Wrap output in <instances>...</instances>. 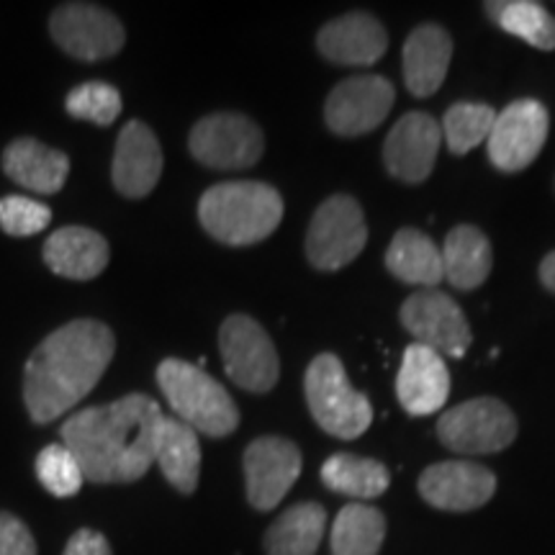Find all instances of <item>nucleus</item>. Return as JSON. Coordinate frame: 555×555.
<instances>
[{
	"instance_id": "29",
	"label": "nucleus",
	"mask_w": 555,
	"mask_h": 555,
	"mask_svg": "<svg viewBox=\"0 0 555 555\" xmlns=\"http://www.w3.org/2000/svg\"><path fill=\"white\" fill-rule=\"evenodd\" d=\"M486 11L499 29L519 37L543 52L555 50V18L545 5L532 0H496L486 3Z\"/></svg>"
},
{
	"instance_id": "14",
	"label": "nucleus",
	"mask_w": 555,
	"mask_h": 555,
	"mask_svg": "<svg viewBox=\"0 0 555 555\" xmlns=\"http://www.w3.org/2000/svg\"><path fill=\"white\" fill-rule=\"evenodd\" d=\"M393 101H397V93L386 78L358 75L332 90L324 106V121L339 137L367 134L386 121Z\"/></svg>"
},
{
	"instance_id": "3",
	"label": "nucleus",
	"mask_w": 555,
	"mask_h": 555,
	"mask_svg": "<svg viewBox=\"0 0 555 555\" xmlns=\"http://www.w3.org/2000/svg\"><path fill=\"white\" fill-rule=\"evenodd\" d=\"M201 227L214 240L232 247L262 242L283 219V198L273 185L258 180H232L208 189L198 201Z\"/></svg>"
},
{
	"instance_id": "4",
	"label": "nucleus",
	"mask_w": 555,
	"mask_h": 555,
	"mask_svg": "<svg viewBox=\"0 0 555 555\" xmlns=\"http://www.w3.org/2000/svg\"><path fill=\"white\" fill-rule=\"evenodd\" d=\"M157 386L180 422L206 437H227L240 427V409L217 378L189 360L168 358L157 365Z\"/></svg>"
},
{
	"instance_id": "19",
	"label": "nucleus",
	"mask_w": 555,
	"mask_h": 555,
	"mask_svg": "<svg viewBox=\"0 0 555 555\" xmlns=\"http://www.w3.org/2000/svg\"><path fill=\"white\" fill-rule=\"evenodd\" d=\"M317 47L335 65L367 67L386 54L388 34L376 16L356 11L322 26Z\"/></svg>"
},
{
	"instance_id": "34",
	"label": "nucleus",
	"mask_w": 555,
	"mask_h": 555,
	"mask_svg": "<svg viewBox=\"0 0 555 555\" xmlns=\"http://www.w3.org/2000/svg\"><path fill=\"white\" fill-rule=\"evenodd\" d=\"M0 555H37L29 527L9 512H0Z\"/></svg>"
},
{
	"instance_id": "12",
	"label": "nucleus",
	"mask_w": 555,
	"mask_h": 555,
	"mask_svg": "<svg viewBox=\"0 0 555 555\" xmlns=\"http://www.w3.org/2000/svg\"><path fill=\"white\" fill-rule=\"evenodd\" d=\"M547 108L540 101L519 99L496 114L489 142V159L502 172L530 168L547 139Z\"/></svg>"
},
{
	"instance_id": "18",
	"label": "nucleus",
	"mask_w": 555,
	"mask_h": 555,
	"mask_svg": "<svg viewBox=\"0 0 555 555\" xmlns=\"http://www.w3.org/2000/svg\"><path fill=\"white\" fill-rule=\"evenodd\" d=\"M163 150L147 124L129 121L116 139L114 152V185L121 196L127 198H144L157 185L163 176Z\"/></svg>"
},
{
	"instance_id": "24",
	"label": "nucleus",
	"mask_w": 555,
	"mask_h": 555,
	"mask_svg": "<svg viewBox=\"0 0 555 555\" xmlns=\"http://www.w3.org/2000/svg\"><path fill=\"white\" fill-rule=\"evenodd\" d=\"M491 266H494V255H491V245L481 229L470 224L450 229L446 247H442L446 281L453 283L457 291H474L483 286Z\"/></svg>"
},
{
	"instance_id": "1",
	"label": "nucleus",
	"mask_w": 555,
	"mask_h": 555,
	"mask_svg": "<svg viewBox=\"0 0 555 555\" xmlns=\"http://www.w3.org/2000/svg\"><path fill=\"white\" fill-rule=\"evenodd\" d=\"M163 409L129 393L106 406L80 409L62 425V442L78 457L90 483H134L155 466Z\"/></svg>"
},
{
	"instance_id": "9",
	"label": "nucleus",
	"mask_w": 555,
	"mask_h": 555,
	"mask_svg": "<svg viewBox=\"0 0 555 555\" xmlns=\"http://www.w3.org/2000/svg\"><path fill=\"white\" fill-rule=\"evenodd\" d=\"M191 155L214 170L253 168L266 152L258 124L240 114H211L191 129Z\"/></svg>"
},
{
	"instance_id": "23",
	"label": "nucleus",
	"mask_w": 555,
	"mask_h": 555,
	"mask_svg": "<svg viewBox=\"0 0 555 555\" xmlns=\"http://www.w3.org/2000/svg\"><path fill=\"white\" fill-rule=\"evenodd\" d=\"M155 466L180 494H193L201 476V442L193 427L178 416H163L157 437Z\"/></svg>"
},
{
	"instance_id": "7",
	"label": "nucleus",
	"mask_w": 555,
	"mask_h": 555,
	"mask_svg": "<svg viewBox=\"0 0 555 555\" xmlns=\"http://www.w3.org/2000/svg\"><path fill=\"white\" fill-rule=\"evenodd\" d=\"M219 350L227 376L245 391L268 393L278 384L281 360L275 345L253 317H227L219 330Z\"/></svg>"
},
{
	"instance_id": "21",
	"label": "nucleus",
	"mask_w": 555,
	"mask_h": 555,
	"mask_svg": "<svg viewBox=\"0 0 555 555\" xmlns=\"http://www.w3.org/2000/svg\"><path fill=\"white\" fill-rule=\"evenodd\" d=\"M3 170L21 189L50 196V193H57L65 185L69 157L65 152L41 144L39 139L24 137L5 147Z\"/></svg>"
},
{
	"instance_id": "33",
	"label": "nucleus",
	"mask_w": 555,
	"mask_h": 555,
	"mask_svg": "<svg viewBox=\"0 0 555 555\" xmlns=\"http://www.w3.org/2000/svg\"><path fill=\"white\" fill-rule=\"evenodd\" d=\"M52 221V208L34 198L5 196L0 198V229L11 237H31L44 232Z\"/></svg>"
},
{
	"instance_id": "22",
	"label": "nucleus",
	"mask_w": 555,
	"mask_h": 555,
	"mask_svg": "<svg viewBox=\"0 0 555 555\" xmlns=\"http://www.w3.org/2000/svg\"><path fill=\"white\" fill-rule=\"evenodd\" d=\"M44 262L62 278L90 281L108 266V242L88 227H62L47 240Z\"/></svg>"
},
{
	"instance_id": "26",
	"label": "nucleus",
	"mask_w": 555,
	"mask_h": 555,
	"mask_svg": "<svg viewBox=\"0 0 555 555\" xmlns=\"http://www.w3.org/2000/svg\"><path fill=\"white\" fill-rule=\"evenodd\" d=\"M386 268L399 281L422 288H435L437 283L446 281L442 249H437L435 242L420 229H401V232H397L386 253Z\"/></svg>"
},
{
	"instance_id": "15",
	"label": "nucleus",
	"mask_w": 555,
	"mask_h": 555,
	"mask_svg": "<svg viewBox=\"0 0 555 555\" xmlns=\"http://www.w3.org/2000/svg\"><path fill=\"white\" fill-rule=\"evenodd\" d=\"M420 494L442 512H474L496 494V476L481 463L442 461L420 476Z\"/></svg>"
},
{
	"instance_id": "6",
	"label": "nucleus",
	"mask_w": 555,
	"mask_h": 555,
	"mask_svg": "<svg viewBox=\"0 0 555 555\" xmlns=\"http://www.w3.org/2000/svg\"><path fill=\"white\" fill-rule=\"evenodd\" d=\"M437 437L453 453L491 455L515 442L517 420L504 401L491 397L470 399L440 416Z\"/></svg>"
},
{
	"instance_id": "35",
	"label": "nucleus",
	"mask_w": 555,
	"mask_h": 555,
	"mask_svg": "<svg viewBox=\"0 0 555 555\" xmlns=\"http://www.w3.org/2000/svg\"><path fill=\"white\" fill-rule=\"evenodd\" d=\"M65 555H114V553H111L106 535L82 527V530H78L73 538L67 540Z\"/></svg>"
},
{
	"instance_id": "10",
	"label": "nucleus",
	"mask_w": 555,
	"mask_h": 555,
	"mask_svg": "<svg viewBox=\"0 0 555 555\" xmlns=\"http://www.w3.org/2000/svg\"><path fill=\"white\" fill-rule=\"evenodd\" d=\"M401 324L420 345L450 358H463L470 345V327L463 309L437 288H422L401 307Z\"/></svg>"
},
{
	"instance_id": "20",
	"label": "nucleus",
	"mask_w": 555,
	"mask_h": 555,
	"mask_svg": "<svg viewBox=\"0 0 555 555\" xmlns=\"http://www.w3.org/2000/svg\"><path fill=\"white\" fill-rule=\"evenodd\" d=\"M404 82L416 99H427L446 82L453 39L442 26H416L404 41Z\"/></svg>"
},
{
	"instance_id": "36",
	"label": "nucleus",
	"mask_w": 555,
	"mask_h": 555,
	"mask_svg": "<svg viewBox=\"0 0 555 555\" xmlns=\"http://www.w3.org/2000/svg\"><path fill=\"white\" fill-rule=\"evenodd\" d=\"M540 281H543V286L547 291L555 294V249L551 255H545V260L540 262Z\"/></svg>"
},
{
	"instance_id": "13",
	"label": "nucleus",
	"mask_w": 555,
	"mask_h": 555,
	"mask_svg": "<svg viewBox=\"0 0 555 555\" xmlns=\"http://www.w3.org/2000/svg\"><path fill=\"white\" fill-rule=\"evenodd\" d=\"M304 457L286 437H258L245 450L247 499L258 512H270L286 499L301 476Z\"/></svg>"
},
{
	"instance_id": "27",
	"label": "nucleus",
	"mask_w": 555,
	"mask_h": 555,
	"mask_svg": "<svg viewBox=\"0 0 555 555\" xmlns=\"http://www.w3.org/2000/svg\"><path fill=\"white\" fill-rule=\"evenodd\" d=\"M322 481L327 489L337 494L367 502V499H378L386 494L391 474L380 461L373 457H360L352 453H335L327 457L322 466Z\"/></svg>"
},
{
	"instance_id": "30",
	"label": "nucleus",
	"mask_w": 555,
	"mask_h": 555,
	"mask_svg": "<svg viewBox=\"0 0 555 555\" xmlns=\"http://www.w3.org/2000/svg\"><path fill=\"white\" fill-rule=\"evenodd\" d=\"M494 121V108L486 106V103H453L448 108L446 119H442V139H446L453 155H466V152L489 139Z\"/></svg>"
},
{
	"instance_id": "32",
	"label": "nucleus",
	"mask_w": 555,
	"mask_h": 555,
	"mask_svg": "<svg viewBox=\"0 0 555 555\" xmlns=\"http://www.w3.org/2000/svg\"><path fill=\"white\" fill-rule=\"evenodd\" d=\"M37 478L50 494L60 499L75 496L86 483L78 457L73 455V450L65 442L47 446L37 455Z\"/></svg>"
},
{
	"instance_id": "31",
	"label": "nucleus",
	"mask_w": 555,
	"mask_h": 555,
	"mask_svg": "<svg viewBox=\"0 0 555 555\" xmlns=\"http://www.w3.org/2000/svg\"><path fill=\"white\" fill-rule=\"evenodd\" d=\"M121 106L124 101L119 90L101 80H90L73 88L65 101L69 116L95 124V127H111V124L119 119Z\"/></svg>"
},
{
	"instance_id": "16",
	"label": "nucleus",
	"mask_w": 555,
	"mask_h": 555,
	"mask_svg": "<svg viewBox=\"0 0 555 555\" xmlns=\"http://www.w3.org/2000/svg\"><path fill=\"white\" fill-rule=\"evenodd\" d=\"M442 129L425 111H412L393 124L384 144V165L404 183H422L433 176Z\"/></svg>"
},
{
	"instance_id": "2",
	"label": "nucleus",
	"mask_w": 555,
	"mask_h": 555,
	"mask_svg": "<svg viewBox=\"0 0 555 555\" xmlns=\"http://www.w3.org/2000/svg\"><path fill=\"white\" fill-rule=\"evenodd\" d=\"M116 337L95 319H73L41 343L24 367V401L37 425L60 420L99 386Z\"/></svg>"
},
{
	"instance_id": "11",
	"label": "nucleus",
	"mask_w": 555,
	"mask_h": 555,
	"mask_svg": "<svg viewBox=\"0 0 555 555\" xmlns=\"http://www.w3.org/2000/svg\"><path fill=\"white\" fill-rule=\"evenodd\" d=\"M50 31L62 50L82 62L114 57L127 41L121 21L93 3H65L54 9Z\"/></svg>"
},
{
	"instance_id": "28",
	"label": "nucleus",
	"mask_w": 555,
	"mask_h": 555,
	"mask_svg": "<svg viewBox=\"0 0 555 555\" xmlns=\"http://www.w3.org/2000/svg\"><path fill=\"white\" fill-rule=\"evenodd\" d=\"M386 540L384 512L371 504H347L332 525V555H378Z\"/></svg>"
},
{
	"instance_id": "17",
	"label": "nucleus",
	"mask_w": 555,
	"mask_h": 555,
	"mask_svg": "<svg viewBox=\"0 0 555 555\" xmlns=\"http://www.w3.org/2000/svg\"><path fill=\"white\" fill-rule=\"evenodd\" d=\"M450 373L440 352L427 345H409L397 376V397L406 414L429 416L446 406Z\"/></svg>"
},
{
	"instance_id": "8",
	"label": "nucleus",
	"mask_w": 555,
	"mask_h": 555,
	"mask_svg": "<svg viewBox=\"0 0 555 555\" xmlns=\"http://www.w3.org/2000/svg\"><path fill=\"white\" fill-rule=\"evenodd\" d=\"M367 227L352 196H332L317 208L307 232V258L317 270H339L363 253Z\"/></svg>"
},
{
	"instance_id": "5",
	"label": "nucleus",
	"mask_w": 555,
	"mask_h": 555,
	"mask_svg": "<svg viewBox=\"0 0 555 555\" xmlns=\"http://www.w3.org/2000/svg\"><path fill=\"white\" fill-rule=\"evenodd\" d=\"M304 391H307L309 412L317 425L337 440H356L371 427V401L352 388L343 360L332 352H322L311 360L307 378H304Z\"/></svg>"
},
{
	"instance_id": "25",
	"label": "nucleus",
	"mask_w": 555,
	"mask_h": 555,
	"mask_svg": "<svg viewBox=\"0 0 555 555\" xmlns=\"http://www.w3.org/2000/svg\"><path fill=\"white\" fill-rule=\"evenodd\" d=\"M327 530V512L317 502L288 506L273 525L268 527L266 555H317Z\"/></svg>"
}]
</instances>
